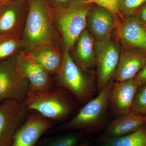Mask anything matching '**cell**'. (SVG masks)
Returning a JSON list of instances; mask_svg holds the SVG:
<instances>
[{
	"mask_svg": "<svg viewBox=\"0 0 146 146\" xmlns=\"http://www.w3.org/2000/svg\"><path fill=\"white\" fill-rule=\"evenodd\" d=\"M29 7L22 32L23 51L36 47L54 44L53 14L46 0H29Z\"/></svg>",
	"mask_w": 146,
	"mask_h": 146,
	"instance_id": "obj_1",
	"label": "cell"
},
{
	"mask_svg": "<svg viewBox=\"0 0 146 146\" xmlns=\"http://www.w3.org/2000/svg\"><path fill=\"white\" fill-rule=\"evenodd\" d=\"M74 98L63 88L29 92L23 102L28 110L56 122L70 117L76 108Z\"/></svg>",
	"mask_w": 146,
	"mask_h": 146,
	"instance_id": "obj_2",
	"label": "cell"
},
{
	"mask_svg": "<svg viewBox=\"0 0 146 146\" xmlns=\"http://www.w3.org/2000/svg\"><path fill=\"white\" fill-rule=\"evenodd\" d=\"M90 3L82 0L72 1L53 12L54 28L60 35L65 49L70 50L87 26V18L91 10Z\"/></svg>",
	"mask_w": 146,
	"mask_h": 146,
	"instance_id": "obj_3",
	"label": "cell"
},
{
	"mask_svg": "<svg viewBox=\"0 0 146 146\" xmlns=\"http://www.w3.org/2000/svg\"><path fill=\"white\" fill-rule=\"evenodd\" d=\"M114 82L111 81L98 96L85 104L76 115L60 126V130H81L96 132L103 128L109 110L110 91Z\"/></svg>",
	"mask_w": 146,
	"mask_h": 146,
	"instance_id": "obj_4",
	"label": "cell"
},
{
	"mask_svg": "<svg viewBox=\"0 0 146 146\" xmlns=\"http://www.w3.org/2000/svg\"><path fill=\"white\" fill-rule=\"evenodd\" d=\"M63 52V63L55 75L58 83L75 99L85 104L93 96L94 86L71 56L69 51L64 50Z\"/></svg>",
	"mask_w": 146,
	"mask_h": 146,
	"instance_id": "obj_5",
	"label": "cell"
},
{
	"mask_svg": "<svg viewBox=\"0 0 146 146\" xmlns=\"http://www.w3.org/2000/svg\"><path fill=\"white\" fill-rule=\"evenodd\" d=\"M17 53L0 62V104L8 101L23 102L30 91L29 82L16 70Z\"/></svg>",
	"mask_w": 146,
	"mask_h": 146,
	"instance_id": "obj_6",
	"label": "cell"
},
{
	"mask_svg": "<svg viewBox=\"0 0 146 146\" xmlns=\"http://www.w3.org/2000/svg\"><path fill=\"white\" fill-rule=\"evenodd\" d=\"M29 110L23 102L8 101L0 104V146H11Z\"/></svg>",
	"mask_w": 146,
	"mask_h": 146,
	"instance_id": "obj_7",
	"label": "cell"
},
{
	"mask_svg": "<svg viewBox=\"0 0 146 146\" xmlns=\"http://www.w3.org/2000/svg\"><path fill=\"white\" fill-rule=\"evenodd\" d=\"M95 50L99 93L114 77L121 53L119 45L111 37L103 41H96Z\"/></svg>",
	"mask_w": 146,
	"mask_h": 146,
	"instance_id": "obj_8",
	"label": "cell"
},
{
	"mask_svg": "<svg viewBox=\"0 0 146 146\" xmlns=\"http://www.w3.org/2000/svg\"><path fill=\"white\" fill-rule=\"evenodd\" d=\"M16 68L19 74L29 82L30 91L42 92L52 89L51 75L23 51L16 54Z\"/></svg>",
	"mask_w": 146,
	"mask_h": 146,
	"instance_id": "obj_9",
	"label": "cell"
},
{
	"mask_svg": "<svg viewBox=\"0 0 146 146\" xmlns=\"http://www.w3.org/2000/svg\"><path fill=\"white\" fill-rule=\"evenodd\" d=\"M28 115L16 132L11 146H35L44 133L55 123L36 112Z\"/></svg>",
	"mask_w": 146,
	"mask_h": 146,
	"instance_id": "obj_10",
	"label": "cell"
},
{
	"mask_svg": "<svg viewBox=\"0 0 146 146\" xmlns=\"http://www.w3.org/2000/svg\"><path fill=\"white\" fill-rule=\"evenodd\" d=\"M116 35L126 48L146 54V29L133 16L116 21Z\"/></svg>",
	"mask_w": 146,
	"mask_h": 146,
	"instance_id": "obj_11",
	"label": "cell"
},
{
	"mask_svg": "<svg viewBox=\"0 0 146 146\" xmlns=\"http://www.w3.org/2000/svg\"><path fill=\"white\" fill-rule=\"evenodd\" d=\"M139 88L133 79L113 84L109 100V109L112 115L117 117L132 112Z\"/></svg>",
	"mask_w": 146,
	"mask_h": 146,
	"instance_id": "obj_12",
	"label": "cell"
},
{
	"mask_svg": "<svg viewBox=\"0 0 146 146\" xmlns=\"http://www.w3.org/2000/svg\"><path fill=\"white\" fill-rule=\"evenodd\" d=\"M116 21L117 18L114 14L99 6L90 10L87 16L86 25L96 41H103L111 37Z\"/></svg>",
	"mask_w": 146,
	"mask_h": 146,
	"instance_id": "obj_13",
	"label": "cell"
},
{
	"mask_svg": "<svg viewBox=\"0 0 146 146\" xmlns=\"http://www.w3.org/2000/svg\"><path fill=\"white\" fill-rule=\"evenodd\" d=\"M146 124V115L131 112L116 117L100 136L101 142L124 136Z\"/></svg>",
	"mask_w": 146,
	"mask_h": 146,
	"instance_id": "obj_14",
	"label": "cell"
},
{
	"mask_svg": "<svg viewBox=\"0 0 146 146\" xmlns=\"http://www.w3.org/2000/svg\"><path fill=\"white\" fill-rule=\"evenodd\" d=\"M146 63V54L129 49L123 50L113 77L115 82H123L134 78Z\"/></svg>",
	"mask_w": 146,
	"mask_h": 146,
	"instance_id": "obj_15",
	"label": "cell"
},
{
	"mask_svg": "<svg viewBox=\"0 0 146 146\" xmlns=\"http://www.w3.org/2000/svg\"><path fill=\"white\" fill-rule=\"evenodd\" d=\"M23 3H5L0 7V35L22 33L27 17Z\"/></svg>",
	"mask_w": 146,
	"mask_h": 146,
	"instance_id": "obj_16",
	"label": "cell"
},
{
	"mask_svg": "<svg viewBox=\"0 0 146 146\" xmlns=\"http://www.w3.org/2000/svg\"><path fill=\"white\" fill-rule=\"evenodd\" d=\"M25 53L29 57L41 65L50 75H55L63 63V51L54 44L40 46Z\"/></svg>",
	"mask_w": 146,
	"mask_h": 146,
	"instance_id": "obj_17",
	"label": "cell"
},
{
	"mask_svg": "<svg viewBox=\"0 0 146 146\" xmlns=\"http://www.w3.org/2000/svg\"><path fill=\"white\" fill-rule=\"evenodd\" d=\"M95 39L86 28L79 36L75 43L77 64L83 70H88L96 63Z\"/></svg>",
	"mask_w": 146,
	"mask_h": 146,
	"instance_id": "obj_18",
	"label": "cell"
},
{
	"mask_svg": "<svg viewBox=\"0 0 146 146\" xmlns=\"http://www.w3.org/2000/svg\"><path fill=\"white\" fill-rule=\"evenodd\" d=\"M101 143L102 146H146V124L124 136Z\"/></svg>",
	"mask_w": 146,
	"mask_h": 146,
	"instance_id": "obj_19",
	"label": "cell"
},
{
	"mask_svg": "<svg viewBox=\"0 0 146 146\" xmlns=\"http://www.w3.org/2000/svg\"><path fill=\"white\" fill-rule=\"evenodd\" d=\"M22 33L0 35V62L17 53L22 46Z\"/></svg>",
	"mask_w": 146,
	"mask_h": 146,
	"instance_id": "obj_20",
	"label": "cell"
},
{
	"mask_svg": "<svg viewBox=\"0 0 146 146\" xmlns=\"http://www.w3.org/2000/svg\"><path fill=\"white\" fill-rule=\"evenodd\" d=\"M146 0H119L118 10L122 19L133 16Z\"/></svg>",
	"mask_w": 146,
	"mask_h": 146,
	"instance_id": "obj_21",
	"label": "cell"
},
{
	"mask_svg": "<svg viewBox=\"0 0 146 146\" xmlns=\"http://www.w3.org/2000/svg\"><path fill=\"white\" fill-rule=\"evenodd\" d=\"M80 136L75 133L61 135L51 139L44 146H78Z\"/></svg>",
	"mask_w": 146,
	"mask_h": 146,
	"instance_id": "obj_22",
	"label": "cell"
},
{
	"mask_svg": "<svg viewBox=\"0 0 146 146\" xmlns=\"http://www.w3.org/2000/svg\"><path fill=\"white\" fill-rule=\"evenodd\" d=\"M132 112L146 115V84L139 87L133 102Z\"/></svg>",
	"mask_w": 146,
	"mask_h": 146,
	"instance_id": "obj_23",
	"label": "cell"
},
{
	"mask_svg": "<svg viewBox=\"0 0 146 146\" xmlns=\"http://www.w3.org/2000/svg\"><path fill=\"white\" fill-rule=\"evenodd\" d=\"M119 1V0H95L94 3L107 9L115 16L119 15L122 19L118 10Z\"/></svg>",
	"mask_w": 146,
	"mask_h": 146,
	"instance_id": "obj_24",
	"label": "cell"
},
{
	"mask_svg": "<svg viewBox=\"0 0 146 146\" xmlns=\"http://www.w3.org/2000/svg\"><path fill=\"white\" fill-rule=\"evenodd\" d=\"M133 16L139 23L146 25V2L138 9Z\"/></svg>",
	"mask_w": 146,
	"mask_h": 146,
	"instance_id": "obj_25",
	"label": "cell"
},
{
	"mask_svg": "<svg viewBox=\"0 0 146 146\" xmlns=\"http://www.w3.org/2000/svg\"><path fill=\"white\" fill-rule=\"evenodd\" d=\"M133 79L139 87L146 84V63Z\"/></svg>",
	"mask_w": 146,
	"mask_h": 146,
	"instance_id": "obj_26",
	"label": "cell"
},
{
	"mask_svg": "<svg viewBox=\"0 0 146 146\" xmlns=\"http://www.w3.org/2000/svg\"><path fill=\"white\" fill-rule=\"evenodd\" d=\"M54 1L58 3L61 4H68L73 0H54Z\"/></svg>",
	"mask_w": 146,
	"mask_h": 146,
	"instance_id": "obj_27",
	"label": "cell"
},
{
	"mask_svg": "<svg viewBox=\"0 0 146 146\" xmlns=\"http://www.w3.org/2000/svg\"><path fill=\"white\" fill-rule=\"evenodd\" d=\"M82 1H83L85 2L91 4L92 3H94L95 0H82Z\"/></svg>",
	"mask_w": 146,
	"mask_h": 146,
	"instance_id": "obj_28",
	"label": "cell"
},
{
	"mask_svg": "<svg viewBox=\"0 0 146 146\" xmlns=\"http://www.w3.org/2000/svg\"><path fill=\"white\" fill-rule=\"evenodd\" d=\"M3 3H9V2L11 1H13V0H0Z\"/></svg>",
	"mask_w": 146,
	"mask_h": 146,
	"instance_id": "obj_29",
	"label": "cell"
},
{
	"mask_svg": "<svg viewBox=\"0 0 146 146\" xmlns=\"http://www.w3.org/2000/svg\"><path fill=\"white\" fill-rule=\"evenodd\" d=\"M4 3H3L1 1H0V7H1V6L3 5V4Z\"/></svg>",
	"mask_w": 146,
	"mask_h": 146,
	"instance_id": "obj_30",
	"label": "cell"
},
{
	"mask_svg": "<svg viewBox=\"0 0 146 146\" xmlns=\"http://www.w3.org/2000/svg\"><path fill=\"white\" fill-rule=\"evenodd\" d=\"M81 146H89L88 145H82Z\"/></svg>",
	"mask_w": 146,
	"mask_h": 146,
	"instance_id": "obj_31",
	"label": "cell"
},
{
	"mask_svg": "<svg viewBox=\"0 0 146 146\" xmlns=\"http://www.w3.org/2000/svg\"><path fill=\"white\" fill-rule=\"evenodd\" d=\"M144 26H145V28L146 29V25H144Z\"/></svg>",
	"mask_w": 146,
	"mask_h": 146,
	"instance_id": "obj_32",
	"label": "cell"
}]
</instances>
